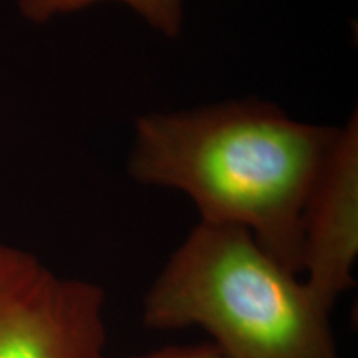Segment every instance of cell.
<instances>
[{"instance_id":"8992f818","label":"cell","mask_w":358,"mask_h":358,"mask_svg":"<svg viewBox=\"0 0 358 358\" xmlns=\"http://www.w3.org/2000/svg\"><path fill=\"white\" fill-rule=\"evenodd\" d=\"M106 358V357H105ZM124 358H226L211 342L189 343V345H171L158 350L131 355Z\"/></svg>"},{"instance_id":"5b68a950","label":"cell","mask_w":358,"mask_h":358,"mask_svg":"<svg viewBox=\"0 0 358 358\" xmlns=\"http://www.w3.org/2000/svg\"><path fill=\"white\" fill-rule=\"evenodd\" d=\"M98 2L123 3L164 37L176 38L181 35L185 0H19V10L32 24H47L57 17L80 12Z\"/></svg>"},{"instance_id":"277c9868","label":"cell","mask_w":358,"mask_h":358,"mask_svg":"<svg viewBox=\"0 0 358 358\" xmlns=\"http://www.w3.org/2000/svg\"><path fill=\"white\" fill-rule=\"evenodd\" d=\"M358 259V115L337 128L301 217V277L332 312L355 285Z\"/></svg>"},{"instance_id":"6da1fadb","label":"cell","mask_w":358,"mask_h":358,"mask_svg":"<svg viewBox=\"0 0 358 358\" xmlns=\"http://www.w3.org/2000/svg\"><path fill=\"white\" fill-rule=\"evenodd\" d=\"M337 127L261 100L138 116L128 174L187 196L201 221L245 229L301 275V217Z\"/></svg>"},{"instance_id":"7a4b0ae2","label":"cell","mask_w":358,"mask_h":358,"mask_svg":"<svg viewBox=\"0 0 358 358\" xmlns=\"http://www.w3.org/2000/svg\"><path fill=\"white\" fill-rule=\"evenodd\" d=\"M330 313L245 229L199 221L143 301L153 330L198 327L226 358H342Z\"/></svg>"},{"instance_id":"3957f363","label":"cell","mask_w":358,"mask_h":358,"mask_svg":"<svg viewBox=\"0 0 358 358\" xmlns=\"http://www.w3.org/2000/svg\"><path fill=\"white\" fill-rule=\"evenodd\" d=\"M106 295L0 243V358H105Z\"/></svg>"}]
</instances>
